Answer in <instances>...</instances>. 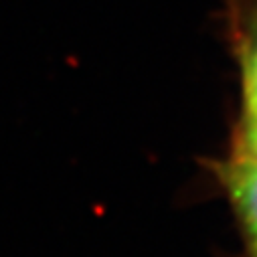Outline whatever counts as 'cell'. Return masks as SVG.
Segmentation results:
<instances>
[{
	"instance_id": "cell-4",
	"label": "cell",
	"mask_w": 257,
	"mask_h": 257,
	"mask_svg": "<svg viewBox=\"0 0 257 257\" xmlns=\"http://www.w3.org/2000/svg\"><path fill=\"white\" fill-rule=\"evenodd\" d=\"M253 255H255V257H257V251H255V253H253Z\"/></svg>"
},
{
	"instance_id": "cell-2",
	"label": "cell",
	"mask_w": 257,
	"mask_h": 257,
	"mask_svg": "<svg viewBox=\"0 0 257 257\" xmlns=\"http://www.w3.org/2000/svg\"><path fill=\"white\" fill-rule=\"evenodd\" d=\"M257 11V9H255ZM239 63L243 79V123L257 121V13L243 29L239 39Z\"/></svg>"
},
{
	"instance_id": "cell-1",
	"label": "cell",
	"mask_w": 257,
	"mask_h": 257,
	"mask_svg": "<svg viewBox=\"0 0 257 257\" xmlns=\"http://www.w3.org/2000/svg\"><path fill=\"white\" fill-rule=\"evenodd\" d=\"M225 184L229 188L237 217L243 223L255 253L257 251V156L237 148L233 158L225 166Z\"/></svg>"
},
{
	"instance_id": "cell-3",
	"label": "cell",
	"mask_w": 257,
	"mask_h": 257,
	"mask_svg": "<svg viewBox=\"0 0 257 257\" xmlns=\"http://www.w3.org/2000/svg\"><path fill=\"white\" fill-rule=\"evenodd\" d=\"M237 148L257 156V121H247L241 125V136H239Z\"/></svg>"
}]
</instances>
